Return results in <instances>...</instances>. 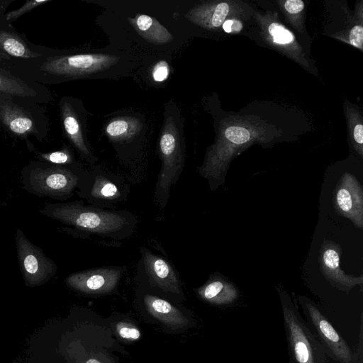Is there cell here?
Here are the masks:
<instances>
[{
	"instance_id": "obj_6",
	"label": "cell",
	"mask_w": 363,
	"mask_h": 363,
	"mask_svg": "<svg viewBox=\"0 0 363 363\" xmlns=\"http://www.w3.org/2000/svg\"><path fill=\"white\" fill-rule=\"evenodd\" d=\"M329 13L323 35L363 52V0L350 10L345 1H325Z\"/></svg>"
},
{
	"instance_id": "obj_3",
	"label": "cell",
	"mask_w": 363,
	"mask_h": 363,
	"mask_svg": "<svg viewBox=\"0 0 363 363\" xmlns=\"http://www.w3.org/2000/svg\"><path fill=\"white\" fill-rule=\"evenodd\" d=\"M89 176L79 163L65 166L38 160L22 169L20 182L22 188L33 195L64 201L80 191Z\"/></svg>"
},
{
	"instance_id": "obj_22",
	"label": "cell",
	"mask_w": 363,
	"mask_h": 363,
	"mask_svg": "<svg viewBox=\"0 0 363 363\" xmlns=\"http://www.w3.org/2000/svg\"><path fill=\"white\" fill-rule=\"evenodd\" d=\"M343 110L346 120L348 140L350 147L363 159V117L362 109L345 99Z\"/></svg>"
},
{
	"instance_id": "obj_1",
	"label": "cell",
	"mask_w": 363,
	"mask_h": 363,
	"mask_svg": "<svg viewBox=\"0 0 363 363\" xmlns=\"http://www.w3.org/2000/svg\"><path fill=\"white\" fill-rule=\"evenodd\" d=\"M215 118L216 136L199 169L211 191L222 186L233 160L252 145L272 147L298 140L312 130L306 116L275 102L255 101L238 111L220 109Z\"/></svg>"
},
{
	"instance_id": "obj_23",
	"label": "cell",
	"mask_w": 363,
	"mask_h": 363,
	"mask_svg": "<svg viewBox=\"0 0 363 363\" xmlns=\"http://www.w3.org/2000/svg\"><path fill=\"white\" fill-rule=\"evenodd\" d=\"M129 21L143 38L152 43L162 45L173 39L163 25L148 15L138 14L134 18H129Z\"/></svg>"
},
{
	"instance_id": "obj_30",
	"label": "cell",
	"mask_w": 363,
	"mask_h": 363,
	"mask_svg": "<svg viewBox=\"0 0 363 363\" xmlns=\"http://www.w3.org/2000/svg\"><path fill=\"white\" fill-rule=\"evenodd\" d=\"M169 66L165 61L157 62L152 70V77L156 82L164 81L169 76Z\"/></svg>"
},
{
	"instance_id": "obj_10",
	"label": "cell",
	"mask_w": 363,
	"mask_h": 363,
	"mask_svg": "<svg viewBox=\"0 0 363 363\" xmlns=\"http://www.w3.org/2000/svg\"><path fill=\"white\" fill-rule=\"evenodd\" d=\"M291 350L296 363H322V357L285 291L278 289Z\"/></svg>"
},
{
	"instance_id": "obj_16",
	"label": "cell",
	"mask_w": 363,
	"mask_h": 363,
	"mask_svg": "<svg viewBox=\"0 0 363 363\" xmlns=\"http://www.w3.org/2000/svg\"><path fill=\"white\" fill-rule=\"evenodd\" d=\"M62 125L68 139L77 149L81 157L90 164L97 158L91 153L84 135L82 119L74 108L72 103L63 99L60 102Z\"/></svg>"
},
{
	"instance_id": "obj_27",
	"label": "cell",
	"mask_w": 363,
	"mask_h": 363,
	"mask_svg": "<svg viewBox=\"0 0 363 363\" xmlns=\"http://www.w3.org/2000/svg\"><path fill=\"white\" fill-rule=\"evenodd\" d=\"M37 157L40 161L57 165H74L77 164L72 151L67 147L48 153H39Z\"/></svg>"
},
{
	"instance_id": "obj_20",
	"label": "cell",
	"mask_w": 363,
	"mask_h": 363,
	"mask_svg": "<svg viewBox=\"0 0 363 363\" xmlns=\"http://www.w3.org/2000/svg\"><path fill=\"white\" fill-rule=\"evenodd\" d=\"M201 299L211 303L222 305L235 301L238 297L235 286L221 276H211L210 279L198 289Z\"/></svg>"
},
{
	"instance_id": "obj_29",
	"label": "cell",
	"mask_w": 363,
	"mask_h": 363,
	"mask_svg": "<svg viewBox=\"0 0 363 363\" xmlns=\"http://www.w3.org/2000/svg\"><path fill=\"white\" fill-rule=\"evenodd\" d=\"M48 0L45 1H28L20 9L13 11L6 15L7 20L16 19L26 12L33 9L34 8L45 4Z\"/></svg>"
},
{
	"instance_id": "obj_24",
	"label": "cell",
	"mask_w": 363,
	"mask_h": 363,
	"mask_svg": "<svg viewBox=\"0 0 363 363\" xmlns=\"http://www.w3.org/2000/svg\"><path fill=\"white\" fill-rule=\"evenodd\" d=\"M142 123L133 117H121L111 120L105 132L111 140H123L135 135L142 128Z\"/></svg>"
},
{
	"instance_id": "obj_11",
	"label": "cell",
	"mask_w": 363,
	"mask_h": 363,
	"mask_svg": "<svg viewBox=\"0 0 363 363\" xmlns=\"http://www.w3.org/2000/svg\"><path fill=\"white\" fill-rule=\"evenodd\" d=\"M86 185L76 193L96 207L113 206L125 200L129 186L123 179L94 168Z\"/></svg>"
},
{
	"instance_id": "obj_12",
	"label": "cell",
	"mask_w": 363,
	"mask_h": 363,
	"mask_svg": "<svg viewBox=\"0 0 363 363\" xmlns=\"http://www.w3.org/2000/svg\"><path fill=\"white\" fill-rule=\"evenodd\" d=\"M333 202L337 213L351 220L353 225L363 228V190L357 179L345 172L334 191Z\"/></svg>"
},
{
	"instance_id": "obj_18",
	"label": "cell",
	"mask_w": 363,
	"mask_h": 363,
	"mask_svg": "<svg viewBox=\"0 0 363 363\" xmlns=\"http://www.w3.org/2000/svg\"><path fill=\"white\" fill-rule=\"evenodd\" d=\"M0 96V122L6 129L13 135L22 137L37 133V126L31 115Z\"/></svg>"
},
{
	"instance_id": "obj_21",
	"label": "cell",
	"mask_w": 363,
	"mask_h": 363,
	"mask_svg": "<svg viewBox=\"0 0 363 363\" xmlns=\"http://www.w3.org/2000/svg\"><path fill=\"white\" fill-rule=\"evenodd\" d=\"M144 302L148 312L162 323L175 328L187 325V318L168 301L155 296L146 295Z\"/></svg>"
},
{
	"instance_id": "obj_5",
	"label": "cell",
	"mask_w": 363,
	"mask_h": 363,
	"mask_svg": "<svg viewBox=\"0 0 363 363\" xmlns=\"http://www.w3.org/2000/svg\"><path fill=\"white\" fill-rule=\"evenodd\" d=\"M174 113H170L169 107L166 108L159 140L162 166L155 185V197L161 208L166 206L171 188L178 181L185 161L182 128Z\"/></svg>"
},
{
	"instance_id": "obj_31",
	"label": "cell",
	"mask_w": 363,
	"mask_h": 363,
	"mask_svg": "<svg viewBox=\"0 0 363 363\" xmlns=\"http://www.w3.org/2000/svg\"><path fill=\"white\" fill-rule=\"evenodd\" d=\"M86 363H101V362L95 359H89V360L86 361Z\"/></svg>"
},
{
	"instance_id": "obj_15",
	"label": "cell",
	"mask_w": 363,
	"mask_h": 363,
	"mask_svg": "<svg viewBox=\"0 0 363 363\" xmlns=\"http://www.w3.org/2000/svg\"><path fill=\"white\" fill-rule=\"evenodd\" d=\"M304 302L309 317L324 342L340 362L350 363L352 354L346 342L311 301L306 299Z\"/></svg>"
},
{
	"instance_id": "obj_17",
	"label": "cell",
	"mask_w": 363,
	"mask_h": 363,
	"mask_svg": "<svg viewBox=\"0 0 363 363\" xmlns=\"http://www.w3.org/2000/svg\"><path fill=\"white\" fill-rule=\"evenodd\" d=\"M145 271L150 280L164 291L179 294V280L171 264L164 258L143 250Z\"/></svg>"
},
{
	"instance_id": "obj_9",
	"label": "cell",
	"mask_w": 363,
	"mask_h": 363,
	"mask_svg": "<svg viewBox=\"0 0 363 363\" xmlns=\"http://www.w3.org/2000/svg\"><path fill=\"white\" fill-rule=\"evenodd\" d=\"M257 6L250 1L213 0L194 6L186 18L194 24L210 32L220 34L223 23L230 17L253 13Z\"/></svg>"
},
{
	"instance_id": "obj_14",
	"label": "cell",
	"mask_w": 363,
	"mask_h": 363,
	"mask_svg": "<svg viewBox=\"0 0 363 363\" xmlns=\"http://www.w3.org/2000/svg\"><path fill=\"white\" fill-rule=\"evenodd\" d=\"M319 252L320 272L333 286L346 292L357 285L362 287V275H349L340 268L342 249L340 245L331 240H324Z\"/></svg>"
},
{
	"instance_id": "obj_7",
	"label": "cell",
	"mask_w": 363,
	"mask_h": 363,
	"mask_svg": "<svg viewBox=\"0 0 363 363\" xmlns=\"http://www.w3.org/2000/svg\"><path fill=\"white\" fill-rule=\"evenodd\" d=\"M118 61L116 56L104 53L62 55L48 58L40 66V72L56 77L76 78L104 71Z\"/></svg>"
},
{
	"instance_id": "obj_25",
	"label": "cell",
	"mask_w": 363,
	"mask_h": 363,
	"mask_svg": "<svg viewBox=\"0 0 363 363\" xmlns=\"http://www.w3.org/2000/svg\"><path fill=\"white\" fill-rule=\"evenodd\" d=\"M0 48L15 57H34L39 55L30 51L23 40L15 34L0 31Z\"/></svg>"
},
{
	"instance_id": "obj_4",
	"label": "cell",
	"mask_w": 363,
	"mask_h": 363,
	"mask_svg": "<svg viewBox=\"0 0 363 363\" xmlns=\"http://www.w3.org/2000/svg\"><path fill=\"white\" fill-rule=\"evenodd\" d=\"M247 36L260 46H264L286 57L310 74L319 77L316 62L295 33L279 18L275 10L260 11L257 6Z\"/></svg>"
},
{
	"instance_id": "obj_2",
	"label": "cell",
	"mask_w": 363,
	"mask_h": 363,
	"mask_svg": "<svg viewBox=\"0 0 363 363\" xmlns=\"http://www.w3.org/2000/svg\"><path fill=\"white\" fill-rule=\"evenodd\" d=\"M40 213L72 227L67 230L115 240L129 237L133 233L137 223L130 212L85 206L82 201L48 203L40 209Z\"/></svg>"
},
{
	"instance_id": "obj_8",
	"label": "cell",
	"mask_w": 363,
	"mask_h": 363,
	"mask_svg": "<svg viewBox=\"0 0 363 363\" xmlns=\"http://www.w3.org/2000/svg\"><path fill=\"white\" fill-rule=\"evenodd\" d=\"M15 243L20 270L28 286H40L51 279L57 271L55 262L42 249L33 244L18 228Z\"/></svg>"
},
{
	"instance_id": "obj_26",
	"label": "cell",
	"mask_w": 363,
	"mask_h": 363,
	"mask_svg": "<svg viewBox=\"0 0 363 363\" xmlns=\"http://www.w3.org/2000/svg\"><path fill=\"white\" fill-rule=\"evenodd\" d=\"M33 89H30L22 81L0 72V94H5L6 96L28 97L33 96Z\"/></svg>"
},
{
	"instance_id": "obj_13",
	"label": "cell",
	"mask_w": 363,
	"mask_h": 363,
	"mask_svg": "<svg viewBox=\"0 0 363 363\" xmlns=\"http://www.w3.org/2000/svg\"><path fill=\"white\" fill-rule=\"evenodd\" d=\"M123 269L107 267L84 270L69 274L65 282L70 288L88 294H104L117 286Z\"/></svg>"
},
{
	"instance_id": "obj_19",
	"label": "cell",
	"mask_w": 363,
	"mask_h": 363,
	"mask_svg": "<svg viewBox=\"0 0 363 363\" xmlns=\"http://www.w3.org/2000/svg\"><path fill=\"white\" fill-rule=\"evenodd\" d=\"M279 11L302 45L311 52V38L306 30V5L302 0H277Z\"/></svg>"
},
{
	"instance_id": "obj_28",
	"label": "cell",
	"mask_w": 363,
	"mask_h": 363,
	"mask_svg": "<svg viewBox=\"0 0 363 363\" xmlns=\"http://www.w3.org/2000/svg\"><path fill=\"white\" fill-rule=\"evenodd\" d=\"M116 330L120 337L123 339L135 340L140 337V330L129 323H118L116 325Z\"/></svg>"
}]
</instances>
